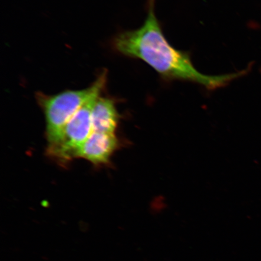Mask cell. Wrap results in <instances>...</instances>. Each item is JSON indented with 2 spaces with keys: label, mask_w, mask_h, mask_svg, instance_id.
<instances>
[{
  "label": "cell",
  "mask_w": 261,
  "mask_h": 261,
  "mask_svg": "<svg viewBox=\"0 0 261 261\" xmlns=\"http://www.w3.org/2000/svg\"><path fill=\"white\" fill-rule=\"evenodd\" d=\"M100 94L88 100L68 122L57 141L47 145L49 158L63 165L74 159L77 149L92 133L91 114Z\"/></svg>",
  "instance_id": "3957f363"
},
{
  "label": "cell",
  "mask_w": 261,
  "mask_h": 261,
  "mask_svg": "<svg viewBox=\"0 0 261 261\" xmlns=\"http://www.w3.org/2000/svg\"><path fill=\"white\" fill-rule=\"evenodd\" d=\"M120 145L116 134L93 132L77 149L74 159L86 160L96 166L109 165Z\"/></svg>",
  "instance_id": "277c9868"
},
{
  "label": "cell",
  "mask_w": 261,
  "mask_h": 261,
  "mask_svg": "<svg viewBox=\"0 0 261 261\" xmlns=\"http://www.w3.org/2000/svg\"><path fill=\"white\" fill-rule=\"evenodd\" d=\"M113 44L119 53L145 62L165 79L192 82L210 90L226 86L244 73L211 76L200 73L187 53L173 47L166 40L153 6L141 28L117 35Z\"/></svg>",
  "instance_id": "6da1fadb"
},
{
  "label": "cell",
  "mask_w": 261,
  "mask_h": 261,
  "mask_svg": "<svg viewBox=\"0 0 261 261\" xmlns=\"http://www.w3.org/2000/svg\"><path fill=\"white\" fill-rule=\"evenodd\" d=\"M119 120L115 102L110 97H98L91 114L92 132L116 134Z\"/></svg>",
  "instance_id": "5b68a950"
},
{
  "label": "cell",
  "mask_w": 261,
  "mask_h": 261,
  "mask_svg": "<svg viewBox=\"0 0 261 261\" xmlns=\"http://www.w3.org/2000/svg\"><path fill=\"white\" fill-rule=\"evenodd\" d=\"M107 82V71L105 70L86 89L67 90L55 95H47L41 92L36 94L46 122L47 145L57 141L68 122L88 100L102 92Z\"/></svg>",
  "instance_id": "7a4b0ae2"
}]
</instances>
